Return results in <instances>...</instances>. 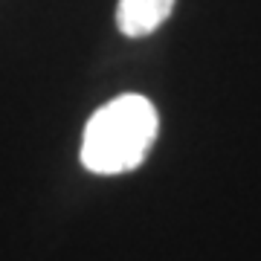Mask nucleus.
Instances as JSON below:
<instances>
[{"mask_svg": "<svg viewBox=\"0 0 261 261\" xmlns=\"http://www.w3.org/2000/svg\"><path fill=\"white\" fill-rule=\"evenodd\" d=\"M157 111L140 93H122L90 116L82 137V163L93 174H125L142 166L157 140Z\"/></svg>", "mask_w": 261, "mask_h": 261, "instance_id": "nucleus-1", "label": "nucleus"}, {"mask_svg": "<svg viewBox=\"0 0 261 261\" xmlns=\"http://www.w3.org/2000/svg\"><path fill=\"white\" fill-rule=\"evenodd\" d=\"M177 0H119L116 27L125 38H145L168 20Z\"/></svg>", "mask_w": 261, "mask_h": 261, "instance_id": "nucleus-2", "label": "nucleus"}]
</instances>
